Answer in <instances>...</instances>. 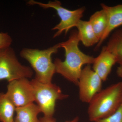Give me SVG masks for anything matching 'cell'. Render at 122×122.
<instances>
[{"label":"cell","instance_id":"1","mask_svg":"<svg viewBox=\"0 0 122 122\" xmlns=\"http://www.w3.org/2000/svg\"><path fill=\"white\" fill-rule=\"evenodd\" d=\"M80 42L77 30H73L67 41L59 43L61 48L65 50V60L57 58L54 62L56 73L77 86L82 66L93 64L95 58L80 50L78 46Z\"/></svg>","mask_w":122,"mask_h":122},{"label":"cell","instance_id":"2","mask_svg":"<svg viewBox=\"0 0 122 122\" xmlns=\"http://www.w3.org/2000/svg\"><path fill=\"white\" fill-rule=\"evenodd\" d=\"M122 82L112 84L96 94L89 103L87 113L91 122L109 117L122 104Z\"/></svg>","mask_w":122,"mask_h":122},{"label":"cell","instance_id":"3","mask_svg":"<svg viewBox=\"0 0 122 122\" xmlns=\"http://www.w3.org/2000/svg\"><path fill=\"white\" fill-rule=\"evenodd\" d=\"M60 48L59 43L42 50L25 48L21 51L20 56L28 62L35 71V79L42 83H50L56 73L52 55Z\"/></svg>","mask_w":122,"mask_h":122},{"label":"cell","instance_id":"4","mask_svg":"<svg viewBox=\"0 0 122 122\" xmlns=\"http://www.w3.org/2000/svg\"><path fill=\"white\" fill-rule=\"evenodd\" d=\"M34 94V102L44 116L53 117L56 101L67 98L68 95L62 93L60 87L52 83H44L35 78L31 81Z\"/></svg>","mask_w":122,"mask_h":122},{"label":"cell","instance_id":"5","mask_svg":"<svg viewBox=\"0 0 122 122\" xmlns=\"http://www.w3.org/2000/svg\"><path fill=\"white\" fill-rule=\"evenodd\" d=\"M33 74L30 67L20 63L13 49L10 46L0 49V81L30 78Z\"/></svg>","mask_w":122,"mask_h":122},{"label":"cell","instance_id":"6","mask_svg":"<svg viewBox=\"0 0 122 122\" xmlns=\"http://www.w3.org/2000/svg\"><path fill=\"white\" fill-rule=\"evenodd\" d=\"M28 4L30 5H37L43 8H52L56 10L61 21L52 29V30H57L53 36L54 38L59 36L63 32L66 34L71 29L77 27L85 11L84 7L74 10H69L62 7L61 3L58 0L49 1L45 4L30 0Z\"/></svg>","mask_w":122,"mask_h":122},{"label":"cell","instance_id":"7","mask_svg":"<svg viewBox=\"0 0 122 122\" xmlns=\"http://www.w3.org/2000/svg\"><path fill=\"white\" fill-rule=\"evenodd\" d=\"M6 95L16 107H20L34 102L31 81L22 78L9 82Z\"/></svg>","mask_w":122,"mask_h":122},{"label":"cell","instance_id":"8","mask_svg":"<svg viewBox=\"0 0 122 122\" xmlns=\"http://www.w3.org/2000/svg\"><path fill=\"white\" fill-rule=\"evenodd\" d=\"M102 80L87 65L82 70L77 85L79 95L82 102L89 103L96 94L102 90Z\"/></svg>","mask_w":122,"mask_h":122},{"label":"cell","instance_id":"9","mask_svg":"<svg viewBox=\"0 0 122 122\" xmlns=\"http://www.w3.org/2000/svg\"><path fill=\"white\" fill-rule=\"evenodd\" d=\"M116 63L117 61L115 56L105 46L102 48L99 55L95 58L93 63V70L104 81H106Z\"/></svg>","mask_w":122,"mask_h":122},{"label":"cell","instance_id":"10","mask_svg":"<svg viewBox=\"0 0 122 122\" xmlns=\"http://www.w3.org/2000/svg\"><path fill=\"white\" fill-rule=\"evenodd\" d=\"M100 5L102 9L107 14V25L105 33L97 44V49L101 45L113 30L122 26V4L114 6H109L102 4Z\"/></svg>","mask_w":122,"mask_h":122},{"label":"cell","instance_id":"11","mask_svg":"<svg viewBox=\"0 0 122 122\" xmlns=\"http://www.w3.org/2000/svg\"><path fill=\"white\" fill-rule=\"evenodd\" d=\"M76 28L78 29L79 39L83 45L90 47L98 43L99 39L95 34L89 21L80 20Z\"/></svg>","mask_w":122,"mask_h":122},{"label":"cell","instance_id":"12","mask_svg":"<svg viewBox=\"0 0 122 122\" xmlns=\"http://www.w3.org/2000/svg\"><path fill=\"white\" fill-rule=\"evenodd\" d=\"M16 122H40L38 116L41 113L36 104L31 103L25 106L16 107Z\"/></svg>","mask_w":122,"mask_h":122},{"label":"cell","instance_id":"13","mask_svg":"<svg viewBox=\"0 0 122 122\" xmlns=\"http://www.w3.org/2000/svg\"><path fill=\"white\" fill-rule=\"evenodd\" d=\"M89 21L95 34L100 41L107 27V17L106 13L102 9L92 14Z\"/></svg>","mask_w":122,"mask_h":122},{"label":"cell","instance_id":"14","mask_svg":"<svg viewBox=\"0 0 122 122\" xmlns=\"http://www.w3.org/2000/svg\"><path fill=\"white\" fill-rule=\"evenodd\" d=\"M16 108L6 94L0 92V122H14Z\"/></svg>","mask_w":122,"mask_h":122},{"label":"cell","instance_id":"15","mask_svg":"<svg viewBox=\"0 0 122 122\" xmlns=\"http://www.w3.org/2000/svg\"><path fill=\"white\" fill-rule=\"evenodd\" d=\"M106 46L115 56L117 63L122 66V29H118L113 33Z\"/></svg>","mask_w":122,"mask_h":122},{"label":"cell","instance_id":"16","mask_svg":"<svg viewBox=\"0 0 122 122\" xmlns=\"http://www.w3.org/2000/svg\"><path fill=\"white\" fill-rule=\"evenodd\" d=\"M95 122H122V105L114 113Z\"/></svg>","mask_w":122,"mask_h":122},{"label":"cell","instance_id":"17","mask_svg":"<svg viewBox=\"0 0 122 122\" xmlns=\"http://www.w3.org/2000/svg\"><path fill=\"white\" fill-rule=\"evenodd\" d=\"M12 40L7 33H0V49L10 47Z\"/></svg>","mask_w":122,"mask_h":122},{"label":"cell","instance_id":"18","mask_svg":"<svg viewBox=\"0 0 122 122\" xmlns=\"http://www.w3.org/2000/svg\"><path fill=\"white\" fill-rule=\"evenodd\" d=\"M40 122H56V119L53 117L44 116L39 119Z\"/></svg>","mask_w":122,"mask_h":122},{"label":"cell","instance_id":"19","mask_svg":"<svg viewBox=\"0 0 122 122\" xmlns=\"http://www.w3.org/2000/svg\"><path fill=\"white\" fill-rule=\"evenodd\" d=\"M117 75L120 78L122 79V66H119L116 70Z\"/></svg>","mask_w":122,"mask_h":122},{"label":"cell","instance_id":"20","mask_svg":"<svg viewBox=\"0 0 122 122\" xmlns=\"http://www.w3.org/2000/svg\"><path fill=\"white\" fill-rule=\"evenodd\" d=\"M65 122H79V118L78 117H76L72 120L66 121Z\"/></svg>","mask_w":122,"mask_h":122},{"label":"cell","instance_id":"21","mask_svg":"<svg viewBox=\"0 0 122 122\" xmlns=\"http://www.w3.org/2000/svg\"><path fill=\"white\" fill-rule=\"evenodd\" d=\"M14 122H15V121H14Z\"/></svg>","mask_w":122,"mask_h":122},{"label":"cell","instance_id":"22","mask_svg":"<svg viewBox=\"0 0 122 122\" xmlns=\"http://www.w3.org/2000/svg\"></svg>","mask_w":122,"mask_h":122}]
</instances>
